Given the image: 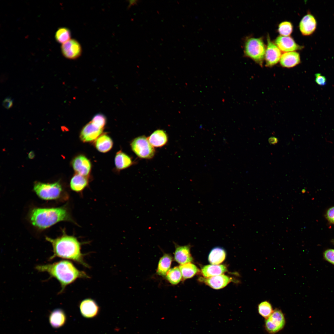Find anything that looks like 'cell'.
<instances>
[{
	"instance_id": "6da1fadb",
	"label": "cell",
	"mask_w": 334,
	"mask_h": 334,
	"mask_svg": "<svg viewBox=\"0 0 334 334\" xmlns=\"http://www.w3.org/2000/svg\"><path fill=\"white\" fill-rule=\"evenodd\" d=\"M45 239L51 244L53 248V254L49 258V260L59 257L71 260L86 268H90L84 261L85 255L81 251L82 243L75 237L68 235L64 231L61 236L56 238L46 237Z\"/></svg>"
},
{
	"instance_id": "7a4b0ae2",
	"label": "cell",
	"mask_w": 334,
	"mask_h": 334,
	"mask_svg": "<svg viewBox=\"0 0 334 334\" xmlns=\"http://www.w3.org/2000/svg\"><path fill=\"white\" fill-rule=\"evenodd\" d=\"M35 269L40 272H47L50 277L55 278L59 281L61 287L59 293H62L68 285L77 279L90 278L85 272L78 269L72 262L67 260L38 265Z\"/></svg>"
},
{
	"instance_id": "3957f363",
	"label": "cell",
	"mask_w": 334,
	"mask_h": 334,
	"mask_svg": "<svg viewBox=\"0 0 334 334\" xmlns=\"http://www.w3.org/2000/svg\"><path fill=\"white\" fill-rule=\"evenodd\" d=\"M29 218L32 224L40 229H45L61 221L74 222L65 207L34 208L30 212Z\"/></svg>"
},
{
	"instance_id": "277c9868",
	"label": "cell",
	"mask_w": 334,
	"mask_h": 334,
	"mask_svg": "<svg viewBox=\"0 0 334 334\" xmlns=\"http://www.w3.org/2000/svg\"><path fill=\"white\" fill-rule=\"evenodd\" d=\"M243 48L245 57L262 66L266 48L262 38L246 37L244 42Z\"/></svg>"
},
{
	"instance_id": "5b68a950",
	"label": "cell",
	"mask_w": 334,
	"mask_h": 334,
	"mask_svg": "<svg viewBox=\"0 0 334 334\" xmlns=\"http://www.w3.org/2000/svg\"><path fill=\"white\" fill-rule=\"evenodd\" d=\"M33 190L39 197L45 200L58 199L62 191V185L58 181L53 183L35 182Z\"/></svg>"
},
{
	"instance_id": "8992f818",
	"label": "cell",
	"mask_w": 334,
	"mask_h": 334,
	"mask_svg": "<svg viewBox=\"0 0 334 334\" xmlns=\"http://www.w3.org/2000/svg\"><path fill=\"white\" fill-rule=\"evenodd\" d=\"M131 146L134 152L141 158L151 159L155 155V150L154 147L144 136L134 139L131 142Z\"/></svg>"
},
{
	"instance_id": "52a82bcc",
	"label": "cell",
	"mask_w": 334,
	"mask_h": 334,
	"mask_svg": "<svg viewBox=\"0 0 334 334\" xmlns=\"http://www.w3.org/2000/svg\"><path fill=\"white\" fill-rule=\"evenodd\" d=\"M285 323L283 313L280 310L276 309L267 319L265 323V328L269 333H274L282 329Z\"/></svg>"
},
{
	"instance_id": "ba28073f",
	"label": "cell",
	"mask_w": 334,
	"mask_h": 334,
	"mask_svg": "<svg viewBox=\"0 0 334 334\" xmlns=\"http://www.w3.org/2000/svg\"><path fill=\"white\" fill-rule=\"evenodd\" d=\"M267 45L264 59L266 66L271 67L280 61L281 56V51L275 44L271 41L268 35L267 36Z\"/></svg>"
},
{
	"instance_id": "9c48e42d",
	"label": "cell",
	"mask_w": 334,
	"mask_h": 334,
	"mask_svg": "<svg viewBox=\"0 0 334 334\" xmlns=\"http://www.w3.org/2000/svg\"><path fill=\"white\" fill-rule=\"evenodd\" d=\"M61 50L62 55L69 59L74 60L79 58L81 55V46L76 40L74 39L62 44Z\"/></svg>"
},
{
	"instance_id": "30bf717a",
	"label": "cell",
	"mask_w": 334,
	"mask_h": 334,
	"mask_svg": "<svg viewBox=\"0 0 334 334\" xmlns=\"http://www.w3.org/2000/svg\"><path fill=\"white\" fill-rule=\"evenodd\" d=\"M71 164L76 173L87 177L91 172V162L84 155H79L75 156L73 159Z\"/></svg>"
},
{
	"instance_id": "8fae6325",
	"label": "cell",
	"mask_w": 334,
	"mask_h": 334,
	"mask_svg": "<svg viewBox=\"0 0 334 334\" xmlns=\"http://www.w3.org/2000/svg\"><path fill=\"white\" fill-rule=\"evenodd\" d=\"M103 129L97 127L91 121L82 128L79 135L81 140L84 142H89L95 140L103 132Z\"/></svg>"
},
{
	"instance_id": "7c38bea8",
	"label": "cell",
	"mask_w": 334,
	"mask_h": 334,
	"mask_svg": "<svg viewBox=\"0 0 334 334\" xmlns=\"http://www.w3.org/2000/svg\"><path fill=\"white\" fill-rule=\"evenodd\" d=\"M79 308L81 314L87 318H92L96 316L99 312V307L93 299L87 298L80 302Z\"/></svg>"
},
{
	"instance_id": "4fadbf2b",
	"label": "cell",
	"mask_w": 334,
	"mask_h": 334,
	"mask_svg": "<svg viewBox=\"0 0 334 334\" xmlns=\"http://www.w3.org/2000/svg\"><path fill=\"white\" fill-rule=\"evenodd\" d=\"M274 43L281 51L285 53L300 50L303 47L297 44L289 36H279L276 39Z\"/></svg>"
},
{
	"instance_id": "5bb4252c",
	"label": "cell",
	"mask_w": 334,
	"mask_h": 334,
	"mask_svg": "<svg viewBox=\"0 0 334 334\" xmlns=\"http://www.w3.org/2000/svg\"><path fill=\"white\" fill-rule=\"evenodd\" d=\"M317 22L314 16L309 13L305 15L301 20L299 25L300 30L305 36H310L315 30Z\"/></svg>"
},
{
	"instance_id": "9a60e30c",
	"label": "cell",
	"mask_w": 334,
	"mask_h": 334,
	"mask_svg": "<svg viewBox=\"0 0 334 334\" xmlns=\"http://www.w3.org/2000/svg\"><path fill=\"white\" fill-rule=\"evenodd\" d=\"M175 250L174 253L175 260L181 264L190 263L193 258L190 253V246L189 245L179 246L174 243Z\"/></svg>"
},
{
	"instance_id": "2e32d148",
	"label": "cell",
	"mask_w": 334,
	"mask_h": 334,
	"mask_svg": "<svg viewBox=\"0 0 334 334\" xmlns=\"http://www.w3.org/2000/svg\"><path fill=\"white\" fill-rule=\"evenodd\" d=\"M206 284L215 289H219L226 286L232 280L231 278L224 275L200 279Z\"/></svg>"
},
{
	"instance_id": "e0dca14e",
	"label": "cell",
	"mask_w": 334,
	"mask_h": 334,
	"mask_svg": "<svg viewBox=\"0 0 334 334\" xmlns=\"http://www.w3.org/2000/svg\"><path fill=\"white\" fill-rule=\"evenodd\" d=\"M301 62L299 53L296 51L285 52L281 55L280 62L283 67L290 68L296 66Z\"/></svg>"
},
{
	"instance_id": "ac0fdd59",
	"label": "cell",
	"mask_w": 334,
	"mask_h": 334,
	"mask_svg": "<svg viewBox=\"0 0 334 334\" xmlns=\"http://www.w3.org/2000/svg\"><path fill=\"white\" fill-rule=\"evenodd\" d=\"M148 138L150 144L155 147H161L164 146L168 140L167 134L162 130L155 131Z\"/></svg>"
},
{
	"instance_id": "d6986e66",
	"label": "cell",
	"mask_w": 334,
	"mask_h": 334,
	"mask_svg": "<svg viewBox=\"0 0 334 334\" xmlns=\"http://www.w3.org/2000/svg\"><path fill=\"white\" fill-rule=\"evenodd\" d=\"M87 177L76 173L72 178L70 182L71 190L77 192H80L87 186L88 184Z\"/></svg>"
},
{
	"instance_id": "ffe728a7",
	"label": "cell",
	"mask_w": 334,
	"mask_h": 334,
	"mask_svg": "<svg viewBox=\"0 0 334 334\" xmlns=\"http://www.w3.org/2000/svg\"><path fill=\"white\" fill-rule=\"evenodd\" d=\"M95 146L97 150L102 153H106L112 148L113 143L108 135L103 134L100 135L95 140Z\"/></svg>"
},
{
	"instance_id": "44dd1931",
	"label": "cell",
	"mask_w": 334,
	"mask_h": 334,
	"mask_svg": "<svg viewBox=\"0 0 334 334\" xmlns=\"http://www.w3.org/2000/svg\"><path fill=\"white\" fill-rule=\"evenodd\" d=\"M227 271L224 265L212 264L204 266L201 269V272L205 277L208 278L222 275Z\"/></svg>"
},
{
	"instance_id": "7402d4cb",
	"label": "cell",
	"mask_w": 334,
	"mask_h": 334,
	"mask_svg": "<svg viewBox=\"0 0 334 334\" xmlns=\"http://www.w3.org/2000/svg\"><path fill=\"white\" fill-rule=\"evenodd\" d=\"M114 163L116 168L118 170L127 168L133 164L131 157L121 151L116 153L114 158Z\"/></svg>"
},
{
	"instance_id": "603a6c76",
	"label": "cell",
	"mask_w": 334,
	"mask_h": 334,
	"mask_svg": "<svg viewBox=\"0 0 334 334\" xmlns=\"http://www.w3.org/2000/svg\"><path fill=\"white\" fill-rule=\"evenodd\" d=\"M172 261V257L168 254H165L161 258L159 262L157 270L158 275L164 276L170 270Z\"/></svg>"
},
{
	"instance_id": "cb8c5ba5",
	"label": "cell",
	"mask_w": 334,
	"mask_h": 334,
	"mask_svg": "<svg viewBox=\"0 0 334 334\" xmlns=\"http://www.w3.org/2000/svg\"><path fill=\"white\" fill-rule=\"evenodd\" d=\"M66 319L64 312L61 309L54 310L49 316V322L52 326L55 328L62 327L65 323Z\"/></svg>"
},
{
	"instance_id": "d4e9b609",
	"label": "cell",
	"mask_w": 334,
	"mask_h": 334,
	"mask_svg": "<svg viewBox=\"0 0 334 334\" xmlns=\"http://www.w3.org/2000/svg\"><path fill=\"white\" fill-rule=\"evenodd\" d=\"M226 256V252L223 248L214 247L211 251L208 256L209 262L212 264L217 265L223 262Z\"/></svg>"
},
{
	"instance_id": "484cf974",
	"label": "cell",
	"mask_w": 334,
	"mask_h": 334,
	"mask_svg": "<svg viewBox=\"0 0 334 334\" xmlns=\"http://www.w3.org/2000/svg\"><path fill=\"white\" fill-rule=\"evenodd\" d=\"M179 268L184 279L191 278L199 272L197 267L190 263L180 265Z\"/></svg>"
},
{
	"instance_id": "4316f807",
	"label": "cell",
	"mask_w": 334,
	"mask_h": 334,
	"mask_svg": "<svg viewBox=\"0 0 334 334\" xmlns=\"http://www.w3.org/2000/svg\"><path fill=\"white\" fill-rule=\"evenodd\" d=\"M71 33L70 30L66 27L59 28L56 32L55 38L57 42L64 44L71 39Z\"/></svg>"
},
{
	"instance_id": "83f0119b",
	"label": "cell",
	"mask_w": 334,
	"mask_h": 334,
	"mask_svg": "<svg viewBox=\"0 0 334 334\" xmlns=\"http://www.w3.org/2000/svg\"><path fill=\"white\" fill-rule=\"evenodd\" d=\"M182 275L180 270L177 267H175L170 269L167 272L166 279L171 284L177 285L181 281Z\"/></svg>"
},
{
	"instance_id": "f1b7e54d",
	"label": "cell",
	"mask_w": 334,
	"mask_h": 334,
	"mask_svg": "<svg viewBox=\"0 0 334 334\" xmlns=\"http://www.w3.org/2000/svg\"><path fill=\"white\" fill-rule=\"evenodd\" d=\"M258 310L259 314L266 319L273 311L271 304L267 301L262 302L259 305Z\"/></svg>"
},
{
	"instance_id": "f546056e",
	"label": "cell",
	"mask_w": 334,
	"mask_h": 334,
	"mask_svg": "<svg viewBox=\"0 0 334 334\" xmlns=\"http://www.w3.org/2000/svg\"><path fill=\"white\" fill-rule=\"evenodd\" d=\"M293 26L289 21H285L281 23L279 25L278 31L280 35L283 36H289L292 33Z\"/></svg>"
},
{
	"instance_id": "4dcf8cb0",
	"label": "cell",
	"mask_w": 334,
	"mask_h": 334,
	"mask_svg": "<svg viewBox=\"0 0 334 334\" xmlns=\"http://www.w3.org/2000/svg\"><path fill=\"white\" fill-rule=\"evenodd\" d=\"M91 122L95 126L99 128L104 129L106 123V118L102 114H97L92 118Z\"/></svg>"
},
{
	"instance_id": "1f68e13d",
	"label": "cell",
	"mask_w": 334,
	"mask_h": 334,
	"mask_svg": "<svg viewBox=\"0 0 334 334\" xmlns=\"http://www.w3.org/2000/svg\"><path fill=\"white\" fill-rule=\"evenodd\" d=\"M323 256L325 260L334 265V249L326 250L323 252Z\"/></svg>"
},
{
	"instance_id": "d6a6232c",
	"label": "cell",
	"mask_w": 334,
	"mask_h": 334,
	"mask_svg": "<svg viewBox=\"0 0 334 334\" xmlns=\"http://www.w3.org/2000/svg\"><path fill=\"white\" fill-rule=\"evenodd\" d=\"M315 81L316 83L320 86H324L326 84V78L325 76L320 73H316L315 75Z\"/></svg>"
},
{
	"instance_id": "836d02e7",
	"label": "cell",
	"mask_w": 334,
	"mask_h": 334,
	"mask_svg": "<svg viewBox=\"0 0 334 334\" xmlns=\"http://www.w3.org/2000/svg\"><path fill=\"white\" fill-rule=\"evenodd\" d=\"M325 216L329 222L334 224V206L331 207L327 210Z\"/></svg>"
},
{
	"instance_id": "e575fe53",
	"label": "cell",
	"mask_w": 334,
	"mask_h": 334,
	"mask_svg": "<svg viewBox=\"0 0 334 334\" xmlns=\"http://www.w3.org/2000/svg\"><path fill=\"white\" fill-rule=\"evenodd\" d=\"M13 102L12 99L10 97H8L3 100L2 105L5 108L9 109L12 106Z\"/></svg>"
},
{
	"instance_id": "d590c367",
	"label": "cell",
	"mask_w": 334,
	"mask_h": 334,
	"mask_svg": "<svg viewBox=\"0 0 334 334\" xmlns=\"http://www.w3.org/2000/svg\"><path fill=\"white\" fill-rule=\"evenodd\" d=\"M269 143L272 144H275L278 142V139L277 138L274 137H271L268 139Z\"/></svg>"
},
{
	"instance_id": "8d00e7d4",
	"label": "cell",
	"mask_w": 334,
	"mask_h": 334,
	"mask_svg": "<svg viewBox=\"0 0 334 334\" xmlns=\"http://www.w3.org/2000/svg\"><path fill=\"white\" fill-rule=\"evenodd\" d=\"M28 156L29 157V158H33L34 157V154H33V153H32V152H30V154Z\"/></svg>"
},
{
	"instance_id": "74e56055",
	"label": "cell",
	"mask_w": 334,
	"mask_h": 334,
	"mask_svg": "<svg viewBox=\"0 0 334 334\" xmlns=\"http://www.w3.org/2000/svg\"><path fill=\"white\" fill-rule=\"evenodd\" d=\"M332 243L334 245V239L332 240Z\"/></svg>"
}]
</instances>
